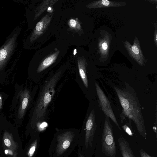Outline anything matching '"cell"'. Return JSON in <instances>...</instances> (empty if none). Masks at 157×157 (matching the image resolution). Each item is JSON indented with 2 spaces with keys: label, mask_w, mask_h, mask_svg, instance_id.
I'll return each instance as SVG.
<instances>
[{
  "label": "cell",
  "mask_w": 157,
  "mask_h": 157,
  "mask_svg": "<svg viewBox=\"0 0 157 157\" xmlns=\"http://www.w3.org/2000/svg\"><path fill=\"white\" fill-rule=\"evenodd\" d=\"M125 86V88L113 86L122 108V112L120 114L121 121L122 122L125 118L132 120L140 134L146 139L147 133L136 93L127 83Z\"/></svg>",
  "instance_id": "obj_1"
},
{
  "label": "cell",
  "mask_w": 157,
  "mask_h": 157,
  "mask_svg": "<svg viewBox=\"0 0 157 157\" xmlns=\"http://www.w3.org/2000/svg\"><path fill=\"white\" fill-rule=\"evenodd\" d=\"M94 54L95 62L100 66L109 64L114 53L118 50L117 40L111 29L102 26L95 33Z\"/></svg>",
  "instance_id": "obj_2"
},
{
  "label": "cell",
  "mask_w": 157,
  "mask_h": 157,
  "mask_svg": "<svg viewBox=\"0 0 157 157\" xmlns=\"http://www.w3.org/2000/svg\"><path fill=\"white\" fill-rule=\"evenodd\" d=\"M61 73V71L57 72L44 86L33 113V118L36 121H41L44 118L47 107L55 93L54 87Z\"/></svg>",
  "instance_id": "obj_3"
},
{
  "label": "cell",
  "mask_w": 157,
  "mask_h": 157,
  "mask_svg": "<svg viewBox=\"0 0 157 157\" xmlns=\"http://www.w3.org/2000/svg\"><path fill=\"white\" fill-rule=\"evenodd\" d=\"M117 45L118 50L130 61L133 68L140 71L144 70L147 60L143 53L137 37H135L133 45L128 40H125L121 45L117 44Z\"/></svg>",
  "instance_id": "obj_4"
},
{
  "label": "cell",
  "mask_w": 157,
  "mask_h": 157,
  "mask_svg": "<svg viewBox=\"0 0 157 157\" xmlns=\"http://www.w3.org/2000/svg\"><path fill=\"white\" fill-rule=\"evenodd\" d=\"M102 135L101 145L103 152L107 156L114 157L116 155V147L113 136V127L109 118L105 115Z\"/></svg>",
  "instance_id": "obj_5"
},
{
  "label": "cell",
  "mask_w": 157,
  "mask_h": 157,
  "mask_svg": "<svg viewBox=\"0 0 157 157\" xmlns=\"http://www.w3.org/2000/svg\"><path fill=\"white\" fill-rule=\"evenodd\" d=\"M95 85L99 103L102 110L105 115L110 118L118 128L121 130L111 106L110 101L96 82Z\"/></svg>",
  "instance_id": "obj_6"
},
{
  "label": "cell",
  "mask_w": 157,
  "mask_h": 157,
  "mask_svg": "<svg viewBox=\"0 0 157 157\" xmlns=\"http://www.w3.org/2000/svg\"><path fill=\"white\" fill-rule=\"evenodd\" d=\"M125 1H110L108 0H99L93 1L86 5L89 9L101 8L109 7H119L126 6Z\"/></svg>",
  "instance_id": "obj_7"
},
{
  "label": "cell",
  "mask_w": 157,
  "mask_h": 157,
  "mask_svg": "<svg viewBox=\"0 0 157 157\" xmlns=\"http://www.w3.org/2000/svg\"><path fill=\"white\" fill-rule=\"evenodd\" d=\"M52 17L51 14H47L37 23L30 38L31 41H34L44 33L51 21Z\"/></svg>",
  "instance_id": "obj_8"
},
{
  "label": "cell",
  "mask_w": 157,
  "mask_h": 157,
  "mask_svg": "<svg viewBox=\"0 0 157 157\" xmlns=\"http://www.w3.org/2000/svg\"><path fill=\"white\" fill-rule=\"evenodd\" d=\"M19 95L20 103L18 109V116L21 119L25 115L29 102L30 95L29 91L26 89L21 91Z\"/></svg>",
  "instance_id": "obj_9"
},
{
  "label": "cell",
  "mask_w": 157,
  "mask_h": 157,
  "mask_svg": "<svg viewBox=\"0 0 157 157\" xmlns=\"http://www.w3.org/2000/svg\"><path fill=\"white\" fill-rule=\"evenodd\" d=\"M118 141L123 157H135L128 142L123 136H119Z\"/></svg>",
  "instance_id": "obj_10"
},
{
  "label": "cell",
  "mask_w": 157,
  "mask_h": 157,
  "mask_svg": "<svg viewBox=\"0 0 157 157\" xmlns=\"http://www.w3.org/2000/svg\"><path fill=\"white\" fill-rule=\"evenodd\" d=\"M79 73L85 87L88 88V81L86 73V67L87 63L86 60L83 58H79L78 59Z\"/></svg>",
  "instance_id": "obj_11"
},
{
  "label": "cell",
  "mask_w": 157,
  "mask_h": 157,
  "mask_svg": "<svg viewBox=\"0 0 157 157\" xmlns=\"http://www.w3.org/2000/svg\"><path fill=\"white\" fill-rule=\"evenodd\" d=\"M3 144L5 149L16 151L17 148V143L15 142L12 134L7 131H5L3 136Z\"/></svg>",
  "instance_id": "obj_12"
},
{
  "label": "cell",
  "mask_w": 157,
  "mask_h": 157,
  "mask_svg": "<svg viewBox=\"0 0 157 157\" xmlns=\"http://www.w3.org/2000/svg\"><path fill=\"white\" fill-rule=\"evenodd\" d=\"M59 53V51H57L46 58L38 68L37 73L40 72L52 64L56 60Z\"/></svg>",
  "instance_id": "obj_13"
},
{
  "label": "cell",
  "mask_w": 157,
  "mask_h": 157,
  "mask_svg": "<svg viewBox=\"0 0 157 157\" xmlns=\"http://www.w3.org/2000/svg\"><path fill=\"white\" fill-rule=\"evenodd\" d=\"M94 111L93 110L90 113L87 119L86 129L87 133L92 135L94 132L96 128V121Z\"/></svg>",
  "instance_id": "obj_14"
},
{
  "label": "cell",
  "mask_w": 157,
  "mask_h": 157,
  "mask_svg": "<svg viewBox=\"0 0 157 157\" xmlns=\"http://www.w3.org/2000/svg\"><path fill=\"white\" fill-rule=\"evenodd\" d=\"M57 1L56 0H46L44 2L42 3L41 6H40L39 10L36 14V17L40 15L48 6L52 5Z\"/></svg>",
  "instance_id": "obj_15"
},
{
  "label": "cell",
  "mask_w": 157,
  "mask_h": 157,
  "mask_svg": "<svg viewBox=\"0 0 157 157\" xmlns=\"http://www.w3.org/2000/svg\"><path fill=\"white\" fill-rule=\"evenodd\" d=\"M68 25L70 27L73 29L80 30L81 29V26L79 22L76 19H71L68 22Z\"/></svg>",
  "instance_id": "obj_16"
},
{
  "label": "cell",
  "mask_w": 157,
  "mask_h": 157,
  "mask_svg": "<svg viewBox=\"0 0 157 157\" xmlns=\"http://www.w3.org/2000/svg\"><path fill=\"white\" fill-rule=\"evenodd\" d=\"M130 122L128 124H124L122 128L124 131L129 136H132L133 135L134 133L131 126L130 127Z\"/></svg>",
  "instance_id": "obj_17"
},
{
  "label": "cell",
  "mask_w": 157,
  "mask_h": 157,
  "mask_svg": "<svg viewBox=\"0 0 157 157\" xmlns=\"http://www.w3.org/2000/svg\"><path fill=\"white\" fill-rule=\"evenodd\" d=\"M4 152L6 155L13 156V157H16V156L17 153L16 151L10 149H5Z\"/></svg>",
  "instance_id": "obj_18"
},
{
  "label": "cell",
  "mask_w": 157,
  "mask_h": 157,
  "mask_svg": "<svg viewBox=\"0 0 157 157\" xmlns=\"http://www.w3.org/2000/svg\"><path fill=\"white\" fill-rule=\"evenodd\" d=\"M154 25L155 27V31L154 34V41L156 47H157V24L155 22Z\"/></svg>",
  "instance_id": "obj_19"
},
{
  "label": "cell",
  "mask_w": 157,
  "mask_h": 157,
  "mask_svg": "<svg viewBox=\"0 0 157 157\" xmlns=\"http://www.w3.org/2000/svg\"><path fill=\"white\" fill-rule=\"evenodd\" d=\"M140 153L141 157H153L150 155L142 149L140 150Z\"/></svg>",
  "instance_id": "obj_20"
},
{
  "label": "cell",
  "mask_w": 157,
  "mask_h": 157,
  "mask_svg": "<svg viewBox=\"0 0 157 157\" xmlns=\"http://www.w3.org/2000/svg\"><path fill=\"white\" fill-rule=\"evenodd\" d=\"M35 148L36 147L35 146H33L31 147L29 152L28 155L30 157L32 156V154L34 153L35 151Z\"/></svg>",
  "instance_id": "obj_21"
},
{
  "label": "cell",
  "mask_w": 157,
  "mask_h": 157,
  "mask_svg": "<svg viewBox=\"0 0 157 157\" xmlns=\"http://www.w3.org/2000/svg\"><path fill=\"white\" fill-rule=\"evenodd\" d=\"M70 145V143L69 141L68 140H66L63 142V147L64 148L66 149L69 147Z\"/></svg>",
  "instance_id": "obj_22"
},
{
  "label": "cell",
  "mask_w": 157,
  "mask_h": 157,
  "mask_svg": "<svg viewBox=\"0 0 157 157\" xmlns=\"http://www.w3.org/2000/svg\"><path fill=\"white\" fill-rule=\"evenodd\" d=\"M2 97L0 95V109L2 108Z\"/></svg>",
  "instance_id": "obj_23"
},
{
  "label": "cell",
  "mask_w": 157,
  "mask_h": 157,
  "mask_svg": "<svg viewBox=\"0 0 157 157\" xmlns=\"http://www.w3.org/2000/svg\"><path fill=\"white\" fill-rule=\"evenodd\" d=\"M47 124L46 123L44 122V123H42L41 124L40 126L41 128H43L45 126H46Z\"/></svg>",
  "instance_id": "obj_24"
}]
</instances>
